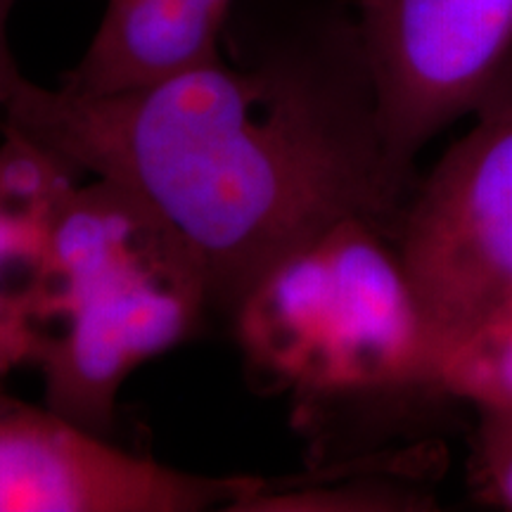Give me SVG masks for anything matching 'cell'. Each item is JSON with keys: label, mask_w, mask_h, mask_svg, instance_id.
Here are the masks:
<instances>
[{"label": "cell", "mask_w": 512, "mask_h": 512, "mask_svg": "<svg viewBox=\"0 0 512 512\" xmlns=\"http://www.w3.org/2000/svg\"><path fill=\"white\" fill-rule=\"evenodd\" d=\"M15 0H0V110L8 107L15 95L22 91L24 83L29 79H24L22 72H19L15 55H12L10 48V38H8V17Z\"/></svg>", "instance_id": "8fae6325"}, {"label": "cell", "mask_w": 512, "mask_h": 512, "mask_svg": "<svg viewBox=\"0 0 512 512\" xmlns=\"http://www.w3.org/2000/svg\"><path fill=\"white\" fill-rule=\"evenodd\" d=\"M81 176L60 152L0 124V382L34 366L53 230Z\"/></svg>", "instance_id": "52a82bcc"}, {"label": "cell", "mask_w": 512, "mask_h": 512, "mask_svg": "<svg viewBox=\"0 0 512 512\" xmlns=\"http://www.w3.org/2000/svg\"><path fill=\"white\" fill-rule=\"evenodd\" d=\"M394 171L415 183L434 138L512 100V0H349Z\"/></svg>", "instance_id": "277c9868"}, {"label": "cell", "mask_w": 512, "mask_h": 512, "mask_svg": "<svg viewBox=\"0 0 512 512\" xmlns=\"http://www.w3.org/2000/svg\"><path fill=\"white\" fill-rule=\"evenodd\" d=\"M467 484L486 508L512 512V413H479Z\"/></svg>", "instance_id": "30bf717a"}, {"label": "cell", "mask_w": 512, "mask_h": 512, "mask_svg": "<svg viewBox=\"0 0 512 512\" xmlns=\"http://www.w3.org/2000/svg\"><path fill=\"white\" fill-rule=\"evenodd\" d=\"M434 342L512 294V100L479 114L415 185L394 233Z\"/></svg>", "instance_id": "5b68a950"}, {"label": "cell", "mask_w": 512, "mask_h": 512, "mask_svg": "<svg viewBox=\"0 0 512 512\" xmlns=\"http://www.w3.org/2000/svg\"><path fill=\"white\" fill-rule=\"evenodd\" d=\"M230 5L233 0H107L93 41L60 88L110 95L221 60Z\"/></svg>", "instance_id": "ba28073f"}, {"label": "cell", "mask_w": 512, "mask_h": 512, "mask_svg": "<svg viewBox=\"0 0 512 512\" xmlns=\"http://www.w3.org/2000/svg\"><path fill=\"white\" fill-rule=\"evenodd\" d=\"M0 124L136 195L228 316L268 268L339 221L394 235L415 185L384 150L349 12L249 67L216 60L110 95L27 81Z\"/></svg>", "instance_id": "6da1fadb"}, {"label": "cell", "mask_w": 512, "mask_h": 512, "mask_svg": "<svg viewBox=\"0 0 512 512\" xmlns=\"http://www.w3.org/2000/svg\"><path fill=\"white\" fill-rule=\"evenodd\" d=\"M261 484L136 456L0 384V512L242 510Z\"/></svg>", "instance_id": "8992f818"}, {"label": "cell", "mask_w": 512, "mask_h": 512, "mask_svg": "<svg viewBox=\"0 0 512 512\" xmlns=\"http://www.w3.org/2000/svg\"><path fill=\"white\" fill-rule=\"evenodd\" d=\"M432 399L512 413V294L434 342Z\"/></svg>", "instance_id": "9c48e42d"}, {"label": "cell", "mask_w": 512, "mask_h": 512, "mask_svg": "<svg viewBox=\"0 0 512 512\" xmlns=\"http://www.w3.org/2000/svg\"><path fill=\"white\" fill-rule=\"evenodd\" d=\"M230 318L259 384L299 401L432 399V328L373 221H339L283 256Z\"/></svg>", "instance_id": "3957f363"}, {"label": "cell", "mask_w": 512, "mask_h": 512, "mask_svg": "<svg viewBox=\"0 0 512 512\" xmlns=\"http://www.w3.org/2000/svg\"><path fill=\"white\" fill-rule=\"evenodd\" d=\"M209 309L200 266L155 211L105 178L79 183L57 216L36 318L46 406L107 439L126 377Z\"/></svg>", "instance_id": "7a4b0ae2"}]
</instances>
